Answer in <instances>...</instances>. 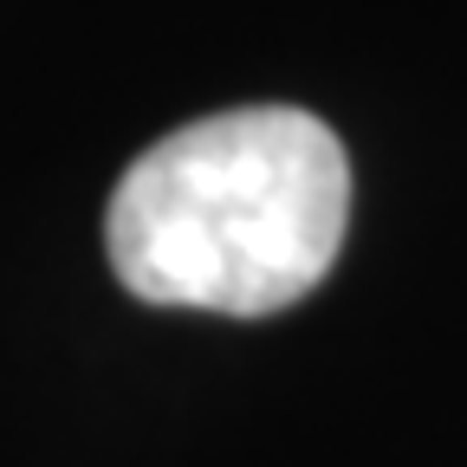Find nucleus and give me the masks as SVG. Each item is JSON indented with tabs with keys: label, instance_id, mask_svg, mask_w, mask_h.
I'll list each match as a JSON object with an SVG mask.
<instances>
[{
	"label": "nucleus",
	"instance_id": "f257e3e1",
	"mask_svg": "<svg viewBox=\"0 0 467 467\" xmlns=\"http://www.w3.org/2000/svg\"><path fill=\"white\" fill-rule=\"evenodd\" d=\"M344 221V143L312 110L247 104L150 143L110 195L104 241L150 306L266 318L331 273Z\"/></svg>",
	"mask_w": 467,
	"mask_h": 467
}]
</instances>
